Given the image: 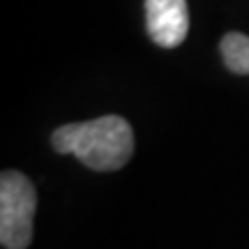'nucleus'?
<instances>
[{"instance_id":"f257e3e1","label":"nucleus","mask_w":249,"mask_h":249,"mask_svg":"<svg viewBox=\"0 0 249 249\" xmlns=\"http://www.w3.org/2000/svg\"><path fill=\"white\" fill-rule=\"evenodd\" d=\"M58 152L74 155L88 169L118 171L132 160L134 132L120 116H102L88 123L62 124L51 134Z\"/></svg>"},{"instance_id":"f03ea898","label":"nucleus","mask_w":249,"mask_h":249,"mask_svg":"<svg viewBox=\"0 0 249 249\" xmlns=\"http://www.w3.org/2000/svg\"><path fill=\"white\" fill-rule=\"evenodd\" d=\"M35 208L33 182L18 171H5L0 178V242L5 249H26L30 245Z\"/></svg>"},{"instance_id":"7ed1b4c3","label":"nucleus","mask_w":249,"mask_h":249,"mask_svg":"<svg viewBox=\"0 0 249 249\" xmlns=\"http://www.w3.org/2000/svg\"><path fill=\"white\" fill-rule=\"evenodd\" d=\"M148 35L161 49H176L189 33L187 0H145Z\"/></svg>"},{"instance_id":"20e7f679","label":"nucleus","mask_w":249,"mask_h":249,"mask_svg":"<svg viewBox=\"0 0 249 249\" xmlns=\"http://www.w3.org/2000/svg\"><path fill=\"white\" fill-rule=\"evenodd\" d=\"M219 49H222L224 65L233 74H249V37L247 35L229 33V35H224Z\"/></svg>"}]
</instances>
